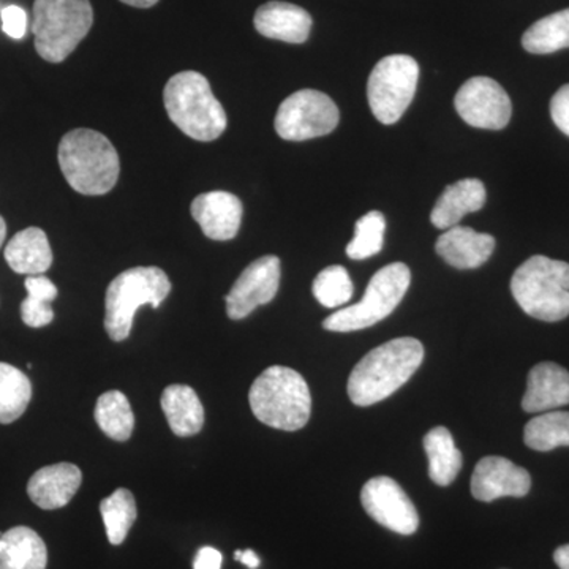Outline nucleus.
Here are the masks:
<instances>
[{"label": "nucleus", "instance_id": "58836bf2", "mask_svg": "<svg viewBox=\"0 0 569 569\" xmlns=\"http://www.w3.org/2000/svg\"><path fill=\"white\" fill-rule=\"evenodd\" d=\"M121 2L130 7H137V9H151L159 0H121Z\"/></svg>", "mask_w": 569, "mask_h": 569}, {"label": "nucleus", "instance_id": "4468645a", "mask_svg": "<svg viewBox=\"0 0 569 569\" xmlns=\"http://www.w3.org/2000/svg\"><path fill=\"white\" fill-rule=\"evenodd\" d=\"M530 488L529 471L498 456L479 460L471 477V493L485 503L503 497H526Z\"/></svg>", "mask_w": 569, "mask_h": 569}, {"label": "nucleus", "instance_id": "2f4dec72", "mask_svg": "<svg viewBox=\"0 0 569 569\" xmlns=\"http://www.w3.org/2000/svg\"><path fill=\"white\" fill-rule=\"evenodd\" d=\"M21 318L29 328H43L54 320V312L50 302L39 301L28 296L21 305Z\"/></svg>", "mask_w": 569, "mask_h": 569}, {"label": "nucleus", "instance_id": "393cba45", "mask_svg": "<svg viewBox=\"0 0 569 569\" xmlns=\"http://www.w3.org/2000/svg\"><path fill=\"white\" fill-rule=\"evenodd\" d=\"M32 399V385L17 367L0 362V425H11L24 415Z\"/></svg>", "mask_w": 569, "mask_h": 569}, {"label": "nucleus", "instance_id": "9d476101", "mask_svg": "<svg viewBox=\"0 0 569 569\" xmlns=\"http://www.w3.org/2000/svg\"><path fill=\"white\" fill-rule=\"evenodd\" d=\"M339 119V108L331 97L316 89H302L280 104L276 132L287 141L312 140L335 132Z\"/></svg>", "mask_w": 569, "mask_h": 569}, {"label": "nucleus", "instance_id": "c85d7f7f", "mask_svg": "<svg viewBox=\"0 0 569 569\" xmlns=\"http://www.w3.org/2000/svg\"><path fill=\"white\" fill-rule=\"evenodd\" d=\"M100 512H102L108 541L112 546L122 545L138 516L133 493L129 489L114 490L100 503Z\"/></svg>", "mask_w": 569, "mask_h": 569}, {"label": "nucleus", "instance_id": "f3484780", "mask_svg": "<svg viewBox=\"0 0 569 569\" xmlns=\"http://www.w3.org/2000/svg\"><path fill=\"white\" fill-rule=\"evenodd\" d=\"M496 239L488 233H477L468 227L445 230L437 239V253L456 269H477L492 257Z\"/></svg>", "mask_w": 569, "mask_h": 569}, {"label": "nucleus", "instance_id": "423d86ee", "mask_svg": "<svg viewBox=\"0 0 569 569\" xmlns=\"http://www.w3.org/2000/svg\"><path fill=\"white\" fill-rule=\"evenodd\" d=\"M171 291V282L162 269L140 266L116 277L104 299V329L114 342H122L132 331L133 318L141 306L159 309Z\"/></svg>", "mask_w": 569, "mask_h": 569}, {"label": "nucleus", "instance_id": "f03ea898", "mask_svg": "<svg viewBox=\"0 0 569 569\" xmlns=\"http://www.w3.org/2000/svg\"><path fill=\"white\" fill-rule=\"evenodd\" d=\"M58 159L71 189L88 197L110 192L121 173L114 146L96 130L67 133L59 144Z\"/></svg>", "mask_w": 569, "mask_h": 569}, {"label": "nucleus", "instance_id": "c756f323", "mask_svg": "<svg viewBox=\"0 0 569 569\" xmlns=\"http://www.w3.org/2000/svg\"><path fill=\"white\" fill-rule=\"evenodd\" d=\"M387 220L381 212H367L356 222L355 238L347 246V254L351 260L361 261L373 257L383 249Z\"/></svg>", "mask_w": 569, "mask_h": 569}, {"label": "nucleus", "instance_id": "f704fd0d", "mask_svg": "<svg viewBox=\"0 0 569 569\" xmlns=\"http://www.w3.org/2000/svg\"><path fill=\"white\" fill-rule=\"evenodd\" d=\"M26 290L28 296L39 301L51 302L58 298V287L51 282L48 277L44 276H29L26 279Z\"/></svg>", "mask_w": 569, "mask_h": 569}, {"label": "nucleus", "instance_id": "c9c22d12", "mask_svg": "<svg viewBox=\"0 0 569 569\" xmlns=\"http://www.w3.org/2000/svg\"><path fill=\"white\" fill-rule=\"evenodd\" d=\"M223 557L219 550L209 548H201L194 557L193 569H220L222 568Z\"/></svg>", "mask_w": 569, "mask_h": 569}, {"label": "nucleus", "instance_id": "473e14b6", "mask_svg": "<svg viewBox=\"0 0 569 569\" xmlns=\"http://www.w3.org/2000/svg\"><path fill=\"white\" fill-rule=\"evenodd\" d=\"M2 31L14 40H20L26 36L28 14L21 7L10 6L2 10Z\"/></svg>", "mask_w": 569, "mask_h": 569}, {"label": "nucleus", "instance_id": "7c9ffc66", "mask_svg": "<svg viewBox=\"0 0 569 569\" xmlns=\"http://www.w3.org/2000/svg\"><path fill=\"white\" fill-rule=\"evenodd\" d=\"M313 296L328 309L342 307L353 296V282L343 266H329L313 280Z\"/></svg>", "mask_w": 569, "mask_h": 569}, {"label": "nucleus", "instance_id": "412c9836", "mask_svg": "<svg viewBox=\"0 0 569 569\" xmlns=\"http://www.w3.org/2000/svg\"><path fill=\"white\" fill-rule=\"evenodd\" d=\"M6 260L18 274H44L52 264L47 233L40 228L31 227L14 234L6 247Z\"/></svg>", "mask_w": 569, "mask_h": 569}, {"label": "nucleus", "instance_id": "f8f14e48", "mask_svg": "<svg viewBox=\"0 0 569 569\" xmlns=\"http://www.w3.org/2000/svg\"><path fill=\"white\" fill-rule=\"evenodd\" d=\"M362 507L380 526L399 535H413L419 516L413 501L395 479L377 477L366 482L361 492Z\"/></svg>", "mask_w": 569, "mask_h": 569}, {"label": "nucleus", "instance_id": "39448f33", "mask_svg": "<svg viewBox=\"0 0 569 569\" xmlns=\"http://www.w3.org/2000/svg\"><path fill=\"white\" fill-rule=\"evenodd\" d=\"M520 309L537 320L556 323L569 316V264L535 254L511 279Z\"/></svg>", "mask_w": 569, "mask_h": 569}, {"label": "nucleus", "instance_id": "dca6fc26", "mask_svg": "<svg viewBox=\"0 0 569 569\" xmlns=\"http://www.w3.org/2000/svg\"><path fill=\"white\" fill-rule=\"evenodd\" d=\"M253 24L266 39L301 44L312 31V17L301 7L274 0L257 10Z\"/></svg>", "mask_w": 569, "mask_h": 569}, {"label": "nucleus", "instance_id": "6ab92c4d", "mask_svg": "<svg viewBox=\"0 0 569 569\" xmlns=\"http://www.w3.org/2000/svg\"><path fill=\"white\" fill-rule=\"evenodd\" d=\"M569 403V372L556 362H541L530 370L522 408L527 413H542Z\"/></svg>", "mask_w": 569, "mask_h": 569}, {"label": "nucleus", "instance_id": "9b49d317", "mask_svg": "<svg viewBox=\"0 0 569 569\" xmlns=\"http://www.w3.org/2000/svg\"><path fill=\"white\" fill-rule=\"evenodd\" d=\"M455 107L468 126L501 130L511 121L512 104L505 89L492 78L475 77L456 93Z\"/></svg>", "mask_w": 569, "mask_h": 569}, {"label": "nucleus", "instance_id": "7ed1b4c3", "mask_svg": "<svg viewBox=\"0 0 569 569\" xmlns=\"http://www.w3.org/2000/svg\"><path fill=\"white\" fill-rule=\"evenodd\" d=\"M250 408L258 421L274 429L296 432L309 422L312 396L301 373L290 367L272 366L253 381Z\"/></svg>", "mask_w": 569, "mask_h": 569}, {"label": "nucleus", "instance_id": "5701e85b", "mask_svg": "<svg viewBox=\"0 0 569 569\" xmlns=\"http://www.w3.org/2000/svg\"><path fill=\"white\" fill-rule=\"evenodd\" d=\"M162 410L174 436L192 437L203 429V403L197 392L186 385H171L164 389Z\"/></svg>", "mask_w": 569, "mask_h": 569}, {"label": "nucleus", "instance_id": "f257e3e1", "mask_svg": "<svg viewBox=\"0 0 569 569\" xmlns=\"http://www.w3.org/2000/svg\"><path fill=\"white\" fill-rule=\"evenodd\" d=\"M425 359V347L413 337H400L367 353L348 378V396L369 407L395 395L413 377Z\"/></svg>", "mask_w": 569, "mask_h": 569}, {"label": "nucleus", "instance_id": "6e6552de", "mask_svg": "<svg viewBox=\"0 0 569 569\" xmlns=\"http://www.w3.org/2000/svg\"><path fill=\"white\" fill-rule=\"evenodd\" d=\"M410 283L411 272L407 264L385 266L370 279L365 298L326 318L323 328L332 332H353L380 323L402 302Z\"/></svg>", "mask_w": 569, "mask_h": 569}, {"label": "nucleus", "instance_id": "72a5a7b5", "mask_svg": "<svg viewBox=\"0 0 569 569\" xmlns=\"http://www.w3.org/2000/svg\"><path fill=\"white\" fill-rule=\"evenodd\" d=\"M550 116L560 132L569 137V84L561 86L550 100Z\"/></svg>", "mask_w": 569, "mask_h": 569}, {"label": "nucleus", "instance_id": "20e7f679", "mask_svg": "<svg viewBox=\"0 0 569 569\" xmlns=\"http://www.w3.org/2000/svg\"><path fill=\"white\" fill-rule=\"evenodd\" d=\"M164 108L174 126L192 140H217L227 130V112L211 84L197 71H181L164 86Z\"/></svg>", "mask_w": 569, "mask_h": 569}, {"label": "nucleus", "instance_id": "b1692460", "mask_svg": "<svg viewBox=\"0 0 569 569\" xmlns=\"http://www.w3.org/2000/svg\"><path fill=\"white\" fill-rule=\"evenodd\" d=\"M425 451L429 459V477L438 486H449L462 468V452L447 427H433L426 433Z\"/></svg>", "mask_w": 569, "mask_h": 569}, {"label": "nucleus", "instance_id": "a878e982", "mask_svg": "<svg viewBox=\"0 0 569 569\" xmlns=\"http://www.w3.org/2000/svg\"><path fill=\"white\" fill-rule=\"evenodd\" d=\"M522 47L531 54H550L569 48V9L535 22L523 33Z\"/></svg>", "mask_w": 569, "mask_h": 569}, {"label": "nucleus", "instance_id": "1a4fd4ad", "mask_svg": "<svg viewBox=\"0 0 569 569\" xmlns=\"http://www.w3.org/2000/svg\"><path fill=\"white\" fill-rule=\"evenodd\" d=\"M419 81V66L411 56L392 54L373 67L367 81V100L373 116L392 126L413 102Z\"/></svg>", "mask_w": 569, "mask_h": 569}, {"label": "nucleus", "instance_id": "2eb2a0df", "mask_svg": "<svg viewBox=\"0 0 569 569\" xmlns=\"http://www.w3.org/2000/svg\"><path fill=\"white\" fill-rule=\"evenodd\" d=\"M194 222L213 241H230L239 233L242 222V203L228 192H209L194 198L192 208Z\"/></svg>", "mask_w": 569, "mask_h": 569}, {"label": "nucleus", "instance_id": "bb28decb", "mask_svg": "<svg viewBox=\"0 0 569 569\" xmlns=\"http://www.w3.org/2000/svg\"><path fill=\"white\" fill-rule=\"evenodd\" d=\"M96 421L104 436L112 440H129L134 429V415L129 399L121 391L104 392L97 400Z\"/></svg>", "mask_w": 569, "mask_h": 569}, {"label": "nucleus", "instance_id": "ea45409f", "mask_svg": "<svg viewBox=\"0 0 569 569\" xmlns=\"http://www.w3.org/2000/svg\"><path fill=\"white\" fill-rule=\"evenodd\" d=\"M7 236V223L6 220H3V217L0 216V247H2L3 241H6Z\"/></svg>", "mask_w": 569, "mask_h": 569}, {"label": "nucleus", "instance_id": "cd10ccee", "mask_svg": "<svg viewBox=\"0 0 569 569\" xmlns=\"http://www.w3.org/2000/svg\"><path fill=\"white\" fill-rule=\"evenodd\" d=\"M523 441L527 447L541 452L569 447L568 411H548L531 419L523 430Z\"/></svg>", "mask_w": 569, "mask_h": 569}, {"label": "nucleus", "instance_id": "0eeeda50", "mask_svg": "<svg viewBox=\"0 0 569 569\" xmlns=\"http://www.w3.org/2000/svg\"><path fill=\"white\" fill-rule=\"evenodd\" d=\"M92 22L89 0H36L32 32L40 58L51 63L66 61L91 31Z\"/></svg>", "mask_w": 569, "mask_h": 569}, {"label": "nucleus", "instance_id": "a19ab883", "mask_svg": "<svg viewBox=\"0 0 569 569\" xmlns=\"http://www.w3.org/2000/svg\"><path fill=\"white\" fill-rule=\"evenodd\" d=\"M2 535H3L2 531H0V537H2Z\"/></svg>", "mask_w": 569, "mask_h": 569}, {"label": "nucleus", "instance_id": "aec40b11", "mask_svg": "<svg viewBox=\"0 0 569 569\" xmlns=\"http://www.w3.org/2000/svg\"><path fill=\"white\" fill-rule=\"evenodd\" d=\"M486 187L479 179L468 178L451 183L438 198L430 222L438 230H449L456 227L467 216L477 212L486 204Z\"/></svg>", "mask_w": 569, "mask_h": 569}, {"label": "nucleus", "instance_id": "4be33fe9", "mask_svg": "<svg viewBox=\"0 0 569 569\" xmlns=\"http://www.w3.org/2000/svg\"><path fill=\"white\" fill-rule=\"evenodd\" d=\"M48 549L29 527H14L0 537V569H47Z\"/></svg>", "mask_w": 569, "mask_h": 569}, {"label": "nucleus", "instance_id": "ddd939ff", "mask_svg": "<svg viewBox=\"0 0 569 569\" xmlns=\"http://www.w3.org/2000/svg\"><path fill=\"white\" fill-rule=\"evenodd\" d=\"M280 284V260L274 254L258 258L244 269L228 293L227 313L231 320H244L257 307L269 305Z\"/></svg>", "mask_w": 569, "mask_h": 569}, {"label": "nucleus", "instance_id": "e433bc0d", "mask_svg": "<svg viewBox=\"0 0 569 569\" xmlns=\"http://www.w3.org/2000/svg\"><path fill=\"white\" fill-rule=\"evenodd\" d=\"M234 559L241 561L242 565H246L247 568L257 569L260 567V557L253 552V550H236Z\"/></svg>", "mask_w": 569, "mask_h": 569}, {"label": "nucleus", "instance_id": "a211bd4d", "mask_svg": "<svg viewBox=\"0 0 569 569\" xmlns=\"http://www.w3.org/2000/svg\"><path fill=\"white\" fill-rule=\"evenodd\" d=\"M82 475L73 463H56L40 468L28 485V493L41 509L67 507L80 489Z\"/></svg>", "mask_w": 569, "mask_h": 569}, {"label": "nucleus", "instance_id": "4c0bfd02", "mask_svg": "<svg viewBox=\"0 0 569 569\" xmlns=\"http://www.w3.org/2000/svg\"><path fill=\"white\" fill-rule=\"evenodd\" d=\"M553 560H556L557 567L560 569H569V545L561 546L553 553Z\"/></svg>", "mask_w": 569, "mask_h": 569}]
</instances>
